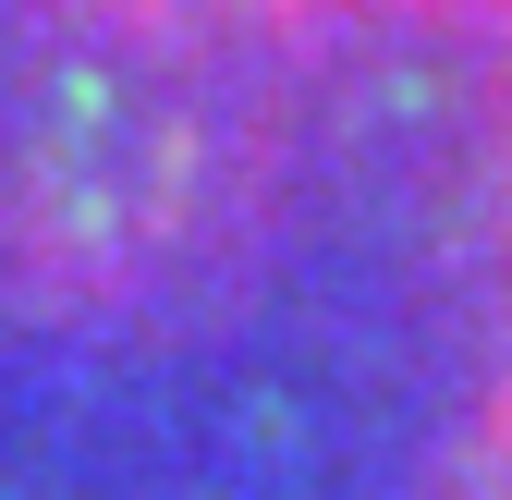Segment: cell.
Instances as JSON below:
<instances>
[{
  "label": "cell",
  "instance_id": "1",
  "mask_svg": "<svg viewBox=\"0 0 512 500\" xmlns=\"http://www.w3.org/2000/svg\"><path fill=\"white\" fill-rule=\"evenodd\" d=\"M452 500H512V391L488 403V427L464 440V476H452Z\"/></svg>",
  "mask_w": 512,
  "mask_h": 500
}]
</instances>
